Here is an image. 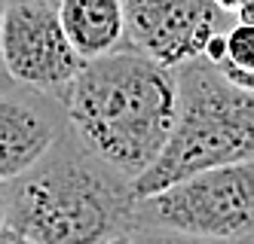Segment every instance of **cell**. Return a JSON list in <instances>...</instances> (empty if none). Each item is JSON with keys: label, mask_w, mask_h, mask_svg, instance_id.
<instances>
[{"label": "cell", "mask_w": 254, "mask_h": 244, "mask_svg": "<svg viewBox=\"0 0 254 244\" xmlns=\"http://www.w3.org/2000/svg\"><path fill=\"white\" fill-rule=\"evenodd\" d=\"M56 101L64 110L70 138L132 180L169 138L175 77L147 55L117 49L83 61Z\"/></svg>", "instance_id": "obj_1"}, {"label": "cell", "mask_w": 254, "mask_h": 244, "mask_svg": "<svg viewBox=\"0 0 254 244\" xmlns=\"http://www.w3.org/2000/svg\"><path fill=\"white\" fill-rule=\"evenodd\" d=\"M0 190L6 229L34 244H104L129 232V177L83 149L70 131Z\"/></svg>", "instance_id": "obj_2"}, {"label": "cell", "mask_w": 254, "mask_h": 244, "mask_svg": "<svg viewBox=\"0 0 254 244\" xmlns=\"http://www.w3.org/2000/svg\"><path fill=\"white\" fill-rule=\"evenodd\" d=\"M175 116L153 162L129 180L132 195H150L187 174L254 159V98L214 64L193 58L172 67Z\"/></svg>", "instance_id": "obj_3"}, {"label": "cell", "mask_w": 254, "mask_h": 244, "mask_svg": "<svg viewBox=\"0 0 254 244\" xmlns=\"http://www.w3.org/2000/svg\"><path fill=\"white\" fill-rule=\"evenodd\" d=\"M132 226L208 238H245L254 229V165L230 162L187 174L132 201Z\"/></svg>", "instance_id": "obj_4"}, {"label": "cell", "mask_w": 254, "mask_h": 244, "mask_svg": "<svg viewBox=\"0 0 254 244\" xmlns=\"http://www.w3.org/2000/svg\"><path fill=\"white\" fill-rule=\"evenodd\" d=\"M0 61L15 86L52 98L83 67L56 6L43 0H6L0 15Z\"/></svg>", "instance_id": "obj_5"}, {"label": "cell", "mask_w": 254, "mask_h": 244, "mask_svg": "<svg viewBox=\"0 0 254 244\" xmlns=\"http://www.w3.org/2000/svg\"><path fill=\"white\" fill-rule=\"evenodd\" d=\"M236 22L214 0H123L126 49L162 67L202 58L205 40Z\"/></svg>", "instance_id": "obj_6"}, {"label": "cell", "mask_w": 254, "mask_h": 244, "mask_svg": "<svg viewBox=\"0 0 254 244\" xmlns=\"http://www.w3.org/2000/svg\"><path fill=\"white\" fill-rule=\"evenodd\" d=\"M67 131L62 104L34 89L0 92V183L43 159Z\"/></svg>", "instance_id": "obj_7"}, {"label": "cell", "mask_w": 254, "mask_h": 244, "mask_svg": "<svg viewBox=\"0 0 254 244\" xmlns=\"http://www.w3.org/2000/svg\"><path fill=\"white\" fill-rule=\"evenodd\" d=\"M56 12L83 61L126 49L123 0H59Z\"/></svg>", "instance_id": "obj_8"}, {"label": "cell", "mask_w": 254, "mask_h": 244, "mask_svg": "<svg viewBox=\"0 0 254 244\" xmlns=\"http://www.w3.org/2000/svg\"><path fill=\"white\" fill-rule=\"evenodd\" d=\"M132 244H251V235L245 238H208V235H187L172 229H150V226H132L129 232Z\"/></svg>", "instance_id": "obj_9"}, {"label": "cell", "mask_w": 254, "mask_h": 244, "mask_svg": "<svg viewBox=\"0 0 254 244\" xmlns=\"http://www.w3.org/2000/svg\"><path fill=\"white\" fill-rule=\"evenodd\" d=\"M224 61L254 70V28L245 22H233L224 34Z\"/></svg>", "instance_id": "obj_10"}, {"label": "cell", "mask_w": 254, "mask_h": 244, "mask_svg": "<svg viewBox=\"0 0 254 244\" xmlns=\"http://www.w3.org/2000/svg\"><path fill=\"white\" fill-rule=\"evenodd\" d=\"M0 244H34V241H28V238H22L19 232H12V229H0Z\"/></svg>", "instance_id": "obj_11"}, {"label": "cell", "mask_w": 254, "mask_h": 244, "mask_svg": "<svg viewBox=\"0 0 254 244\" xmlns=\"http://www.w3.org/2000/svg\"><path fill=\"white\" fill-rule=\"evenodd\" d=\"M217 6H221L224 12H236L239 6H245V3H251V0H214Z\"/></svg>", "instance_id": "obj_12"}, {"label": "cell", "mask_w": 254, "mask_h": 244, "mask_svg": "<svg viewBox=\"0 0 254 244\" xmlns=\"http://www.w3.org/2000/svg\"><path fill=\"white\" fill-rule=\"evenodd\" d=\"M9 89H15V83L9 80V73H6L3 61H0V92H9Z\"/></svg>", "instance_id": "obj_13"}, {"label": "cell", "mask_w": 254, "mask_h": 244, "mask_svg": "<svg viewBox=\"0 0 254 244\" xmlns=\"http://www.w3.org/2000/svg\"><path fill=\"white\" fill-rule=\"evenodd\" d=\"M6 226V208H3V190H0V229Z\"/></svg>", "instance_id": "obj_14"}, {"label": "cell", "mask_w": 254, "mask_h": 244, "mask_svg": "<svg viewBox=\"0 0 254 244\" xmlns=\"http://www.w3.org/2000/svg\"><path fill=\"white\" fill-rule=\"evenodd\" d=\"M104 244H132V241H129V235H117V238H111V241H104Z\"/></svg>", "instance_id": "obj_15"}, {"label": "cell", "mask_w": 254, "mask_h": 244, "mask_svg": "<svg viewBox=\"0 0 254 244\" xmlns=\"http://www.w3.org/2000/svg\"><path fill=\"white\" fill-rule=\"evenodd\" d=\"M3 6H6V0H0V15H3Z\"/></svg>", "instance_id": "obj_16"}, {"label": "cell", "mask_w": 254, "mask_h": 244, "mask_svg": "<svg viewBox=\"0 0 254 244\" xmlns=\"http://www.w3.org/2000/svg\"><path fill=\"white\" fill-rule=\"evenodd\" d=\"M43 3H52V6H56V3H59V0H43Z\"/></svg>", "instance_id": "obj_17"}]
</instances>
